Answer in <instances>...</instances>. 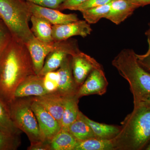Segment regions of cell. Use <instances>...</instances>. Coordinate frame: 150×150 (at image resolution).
Listing matches in <instances>:
<instances>
[{
    "mask_svg": "<svg viewBox=\"0 0 150 150\" xmlns=\"http://www.w3.org/2000/svg\"><path fill=\"white\" fill-rule=\"evenodd\" d=\"M35 74L25 43L12 37L0 54V99L8 105L19 85Z\"/></svg>",
    "mask_w": 150,
    "mask_h": 150,
    "instance_id": "1",
    "label": "cell"
},
{
    "mask_svg": "<svg viewBox=\"0 0 150 150\" xmlns=\"http://www.w3.org/2000/svg\"><path fill=\"white\" fill-rule=\"evenodd\" d=\"M112 139L114 150H141L150 142V107L140 103L121 123Z\"/></svg>",
    "mask_w": 150,
    "mask_h": 150,
    "instance_id": "2",
    "label": "cell"
},
{
    "mask_svg": "<svg viewBox=\"0 0 150 150\" xmlns=\"http://www.w3.org/2000/svg\"><path fill=\"white\" fill-rule=\"evenodd\" d=\"M112 64L129 83L134 98V107L150 95V72L138 63L134 50H122L112 60Z\"/></svg>",
    "mask_w": 150,
    "mask_h": 150,
    "instance_id": "3",
    "label": "cell"
},
{
    "mask_svg": "<svg viewBox=\"0 0 150 150\" xmlns=\"http://www.w3.org/2000/svg\"><path fill=\"white\" fill-rule=\"evenodd\" d=\"M31 16L24 0H0V18L12 37L25 43L34 36L29 26Z\"/></svg>",
    "mask_w": 150,
    "mask_h": 150,
    "instance_id": "4",
    "label": "cell"
},
{
    "mask_svg": "<svg viewBox=\"0 0 150 150\" xmlns=\"http://www.w3.org/2000/svg\"><path fill=\"white\" fill-rule=\"evenodd\" d=\"M31 101V98H15L8 105V106L15 126L26 134L30 144H33L45 141L32 110Z\"/></svg>",
    "mask_w": 150,
    "mask_h": 150,
    "instance_id": "5",
    "label": "cell"
},
{
    "mask_svg": "<svg viewBox=\"0 0 150 150\" xmlns=\"http://www.w3.org/2000/svg\"><path fill=\"white\" fill-rule=\"evenodd\" d=\"M80 51L77 41L75 39L55 42V48L47 56L42 70L38 75L44 76L47 73L56 71L67 56H74Z\"/></svg>",
    "mask_w": 150,
    "mask_h": 150,
    "instance_id": "6",
    "label": "cell"
},
{
    "mask_svg": "<svg viewBox=\"0 0 150 150\" xmlns=\"http://www.w3.org/2000/svg\"><path fill=\"white\" fill-rule=\"evenodd\" d=\"M31 99V107L37 118L43 139L51 143L52 139L61 131L62 126L42 105Z\"/></svg>",
    "mask_w": 150,
    "mask_h": 150,
    "instance_id": "7",
    "label": "cell"
},
{
    "mask_svg": "<svg viewBox=\"0 0 150 150\" xmlns=\"http://www.w3.org/2000/svg\"><path fill=\"white\" fill-rule=\"evenodd\" d=\"M85 20H79L66 24L52 25V36L54 42L69 39L74 36L85 38L92 31L90 25Z\"/></svg>",
    "mask_w": 150,
    "mask_h": 150,
    "instance_id": "8",
    "label": "cell"
},
{
    "mask_svg": "<svg viewBox=\"0 0 150 150\" xmlns=\"http://www.w3.org/2000/svg\"><path fill=\"white\" fill-rule=\"evenodd\" d=\"M108 84L103 68L95 69L80 87L76 96L79 99L91 95L102 96L107 91Z\"/></svg>",
    "mask_w": 150,
    "mask_h": 150,
    "instance_id": "9",
    "label": "cell"
},
{
    "mask_svg": "<svg viewBox=\"0 0 150 150\" xmlns=\"http://www.w3.org/2000/svg\"><path fill=\"white\" fill-rule=\"evenodd\" d=\"M72 68L75 82L80 87L93 70L102 67L94 58L80 51L72 56Z\"/></svg>",
    "mask_w": 150,
    "mask_h": 150,
    "instance_id": "10",
    "label": "cell"
},
{
    "mask_svg": "<svg viewBox=\"0 0 150 150\" xmlns=\"http://www.w3.org/2000/svg\"><path fill=\"white\" fill-rule=\"evenodd\" d=\"M57 71L59 81L56 93L65 97L76 96L80 87L76 83L73 76L72 56H67Z\"/></svg>",
    "mask_w": 150,
    "mask_h": 150,
    "instance_id": "11",
    "label": "cell"
},
{
    "mask_svg": "<svg viewBox=\"0 0 150 150\" xmlns=\"http://www.w3.org/2000/svg\"><path fill=\"white\" fill-rule=\"evenodd\" d=\"M36 74H38L43 68L47 56L55 48V42L51 43H44L33 36L25 43Z\"/></svg>",
    "mask_w": 150,
    "mask_h": 150,
    "instance_id": "12",
    "label": "cell"
},
{
    "mask_svg": "<svg viewBox=\"0 0 150 150\" xmlns=\"http://www.w3.org/2000/svg\"><path fill=\"white\" fill-rule=\"evenodd\" d=\"M27 2L33 15L45 19L52 25L66 24L79 20L76 14L64 13L56 9L43 7L28 2Z\"/></svg>",
    "mask_w": 150,
    "mask_h": 150,
    "instance_id": "13",
    "label": "cell"
},
{
    "mask_svg": "<svg viewBox=\"0 0 150 150\" xmlns=\"http://www.w3.org/2000/svg\"><path fill=\"white\" fill-rule=\"evenodd\" d=\"M48 93L43 84V76H30L19 85L14 93L15 98L39 96Z\"/></svg>",
    "mask_w": 150,
    "mask_h": 150,
    "instance_id": "14",
    "label": "cell"
},
{
    "mask_svg": "<svg viewBox=\"0 0 150 150\" xmlns=\"http://www.w3.org/2000/svg\"><path fill=\"white\" fill-rule=\"evenodd\" d=\"M139 8L134 0H112L110 10L105 18L118 25L131 16Z\"/></svg>",
    "mask_w": 150,
    "mask_h": 150,
    "instance_id": "15",
    "label": "cell"
},
{
    "mask_svg": "<svg viewBox=\"0 0 150 150\" xmlns=\"http://www.w3.org/2000/svg\"><path fill=\"white\" fill-rule=\"evenodd\" d=\"M31 98L42 105L61 125L66 97L54 93Z\"/></svg>",
    "mask_w": 150,
    "mask_h": 150,
    "instance_id": "16",
    "label": "cell"
},
{
    "mask_svg": "<svg viewBox=\"0 0 150 150\" xmlns=\"http://www.w3.org/2000/svg\"><path fill=\"white\" fill-rule=\"evenodd\" d=\"M30 21L32 23L31 30L38 40L44 43L54 42L52 36V25L45 19L40 17L31 16Z\"/></svg>",
    "mask_w": 150,
    "mask_h": 150,
    "instance_id": "17",
    "label": "cell"
},
{
    "mask_svg": "<svg viewBox=\"0 0 150 150\" xmlns=\"http://www.w3.org/2000/svg\"><path fill=\"white\" fill-rule=\"evenodd\" d=\"M80 115L88 124L97 138L103 139H112L121 131V126L108 125L96 122L89 118L81 111Z\"/></svg>",
    "mask_w": 150,
    "mask_h": 150,
    "instance_id": "18",
    "label": "cell"
},
{
    "mask_svg": "<svg viewBox=\"0 0 150 150\" xmlns=\"http://www.w3.org/2000/svg\"><path fill=\"white\" fill-rule=\"evenodd\" d=\"M79 99L76 96L66 97L61 123L62 130L68 131L70 125L79 117L80 112L78 106Z\"/></svg>",
    "mask_w": 150,
    "mask_h": 150,
    "instance_id": "19",
    "label": "cell"
},
{
    "mask_svg": "<svg viewBox=\"0 0 150 150\" xmlns=\"http://www.w3.org/2000/svg\"><path fill=\"white\" fill-rule=\"evenodd\" d=\"M68 131L78 142L96 138L88 124L81 117L80 113L76 120L69 127Z\"/></svg>",
    "mask_w": 150,
    "mask_h": 150,
    "instance_id": "20",
    "label": "cell"
},
{
    "mask_svg": "<svg viewBox=\"0 0 150 150\" xmlns=\"http://www.w3.org/2000/svg\"><path fill=\"white\" fill-rule=\"evenodd\" d=\"M78 141L68 131L61 129L51 142L52 150H74Z\"/></svg>",
    "mask_w": 150,
    "mask_h": 150,
    "instance_id": "21",
    "label": "cell"
},
{
    "mask_svg": "<svg viewBox=\"0 0 150 150\" xmlns=\"http://www.w3.org/2000/svg\"><path fill=\"white\" fill-rule=\"evenodd\" d=\"M74 150H114L112 139L97 138L78 142Z\"/></svg>",
    "mask_w": 150,
    "mask_h": 150,
    "instance_id": "22",
    "label": "cell"
},
{
    "mask_svg": "<svg viewBox=\"0 0 150 150\" xmlns=\"http://www.w3.org/2000/svg\"><path fill=\"white\" fill-rule=\"evenodd\" d=\"M0 131L14 133L21 131L16 127L11 118L8 106L0 99Z\"/></svg>",
    "mask_w": 150,
    "mask_h": 150,
    "instance_id": "23",
    "label": "cell"
},
{
    "mask_svg": "<svg viewBox=\"0 0 150 150\" xmlns=\"http://www.w3.org/2000/svg\"><path fill=\"white\" fill-rule=\"evenodd\" d=\"M110 2L81 12L85 20L89 24H95L102 18H105L109 12Z\"/></svg>",
    "mask_w": 150,
    "mask_h": 150,
    "instance_id": "24",
    "label": "cell"
},
{
    "mask_svg": "<svg viewBox=\"0 0 150 150\" xmlns=\"http://www.w3.org/2000/svg\"><path fill=\"white\" fill-rule=\"evenodd\" d=\"M21 133L0 131V150H16L21 144Z\"/></svg>",
    "mask_w": 150,
    "mask_h": 150,
    "instance_id": "25",
    "label": "cell"
},
{
    "mask_svg": "<svg viewBox=\"0 0 150 150\" xmlns=\"http://www.w3.org/2000/svg\"><path fill=\"white\" fill-rule=\"evenodd\" d=\"M59 81V75L57 70L47 73L43 76V84L48 93H54L57 91Z\"/></svg>",
    "mask_w": 150,
    "mask_h": 150,
    "instance_id": "26",
    "label": "cell"
},
{
    "mask_svg": "<svg viewBox=\"0 0 150 150\" xmlns=\"http://www.w3.org/2000/svg\"><path fill=\"white\" fill-rule=\"evenodd\" d=\"M112 0H86L81 4L74 8L71 10L83 11L98 6L108 4Z\"/></svg>",
    "mask_w": 150,
    "mask_h": 150,
    "instance_id": "27",
    "label": "cell"
},
{
    "mask_svg": "<svg viewBox=\"0 0 150 150\" xmlns=\"http://www.w3.org/2000/svg\"><path fill=\"white\" fill-rule=\"evenodd\" d=\"M43 7L58 9L59 6L65 0H24Z\"/></svg>",
    "mask_w": 150,
    "mask_h": 150,
    "instance_id": "28",
    "label": "cell"
},
{
    "mask_svg": "<svg viewBox=\"0 0 150 150\" xmlns=\"http://www.w3.org/2000/svg\"><path fill=\"white\" fill-rule=\"evenodd\" d=\"M148 51L145 54L139 55L136 54L138 63L143 68L150 72V40L147 39Z\"/></svg>",
    "mask_w": 150,
    "mask_h": 150,
    "instance_id": "29",
    "label": "cell"
},
{
    "mask_svg": "<svg viewBox=\"0 0 150 150\" xmlns=\"http://www.w3.org/2000/svg\"><path fill=\"white\" fill-rule=\"evenodd\" d=\"M12 36L8 29L0 26V54L8 45Z\"/></svg>",
    "mask_w": 150,
    "mask_h": 150,
    "instance_id": "30",
    "label": "cell"
},
{
    "mask_svg": "<svg viewBox=\"0 0 150 150\" xmlns=\"http://www.w3.org/2000/svg\"><path fill=\"white\" fill-rule=\"evenodd\" d=\"M86 0H65L59 6V11L69 9L71 10L74 8L85 1Z\"/></svg>",
    "mask_w": 150,
    "mask_h": 150,
    "instance_id": "31",
    "label": "cell"
},
{
    "mask_svg": "<svg viewBox=\"0 0 150 150\" xmlns=\"http://www.w3.org/2000/svg\"><path fill=\"white\" fill-rule=\"evenodd\" d=\"M28 150H52L51 143L47 142H41L30 144L28 148Z\"/></svg>",
    "mask_w": 150,
    "mask_h": 150,
    "instance_id": "32",
    "label": "cell"
},
{
    "mask_svg": "<svg viewBox=\"0 0 150 150\" xmlns=\"http://www.w3.org/2000/svg\"><path fill=\"white\" fill-rule=\"evenodd\" d=\"M139 7H144L150 5V0H134Z\"/></svg>",
    "mask_w": 150,
    "mask_h": 150,
    "instance_id": "33",
    "label": "cell"
},
{
    "mask_svg": "<svg viewBox=\"0 0 150 150\" xmlns=\"http://www.w3.org/2000/svg\"><path fill=\"white\" fill-rule=\"evenodd\" d=\"M140 103H142L150 107V95L144 98Z\"/></svg>",
    "mask_w": 150,
    "mask_h": 150,
    "instance_id": "34",
    "label": "cell"
},
{
    "mask_svg": "<svg viewBox=\"0 0 150 150\" xmlns=\"http://www.w3.org/2000/svg\"><path fill=\"white\" fill-rule=\"evenodd\" d=\"M149 28L145 33V35H146L148 39L150 40V23L149 24Z\"/></svg>",
    "mask_w": 150,
    "mask_h": 150,
    "instance_id": "35",
    "label": "cell"
},
{
    "mask_svg": "<svg viewBox=\"0 0 150 150\" xmlns=\"http://www.w3.org/2000/svg\"><path fill=\"white\" fill-rule=\"evenodd\" d=\"M146 150H150V142L149 143V144H148L147 147L146 148Z\"/></svg>",
    "mask_w": 150,
    "mask_h": 150,
    "instance_id": "36",
    "label": "cell"
}]
</instances>
